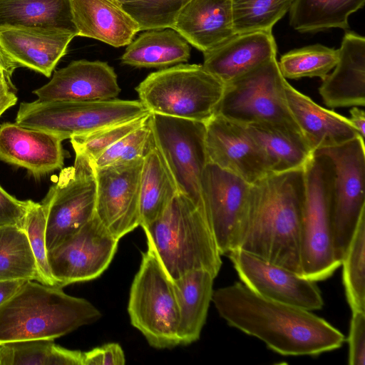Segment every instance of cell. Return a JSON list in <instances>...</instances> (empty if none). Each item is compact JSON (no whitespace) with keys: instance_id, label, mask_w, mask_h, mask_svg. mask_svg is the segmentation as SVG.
Returning <instances> with one entry per match:
<instances>
[{"instance_id":"cell-8","label":"cell","mask_w":365,"mask_h":365,"mask_svg":"<svg viewBox=\"0 0 365 365\" xmlns=\"http://www.w3.org/2000/svg\"><path fill=\"white\" fill-rule=\"evenodd\" d=\"M150 112L138 100L40 101L23 102L15 123L41 130L62 140L129 120Z\"/></svg>"},{"instance_id":"cell-39","label":"cell","mask_w":365,"mask_h":365,"mask_svg":"<svg viewBox=\"0 0 365 365\" xmlns=\"http://www.w3.org/2000/svg\"><path fill=\"white\" fill-rule=\"evenodd\" d=\"M46 207L42 202H36L29 200L23 228L35 257L42 284L58 286L48 262L46 243Z\"/></svg>"},{"instance_id":"cell-17","label":"cell","mask_w":365,"mask_h":365,"mask_svg":"<svg viewBox=\"0 0 365 365\" xmlns=\"http://www.w3.org/2000/svg\"><path fill=\"white\" fill-rule=\"evenodd\" d=\"M209 163L230 171L250 184L269 174L257 143L242 123L214 114L205 123Z\"/></svg>"},{"instance_id":"cell-7","label":"cell","mask_w":365,"mask_h":365,"mask_svg":"<svg viewBox=\"0 0 365 365\" xmlns=\"http://www.w3.org/2000/svg\"><path fill=\"white\" fill-rule=\"evenodd\" d=\"M285 80L273 57L225 84L215 114L244 125H266L302 135L286 102Z\"/></svg>"},{"instance_id":"cell-41","label":"cell","mask_w":365,"mask_h":365,"mask_svg":"<svg viewBox=\"0 0 365 365\" xmlns=\"http://www.w3.org/2000/svg\"><path fill=\"white\" fill-rule=\"evenodd\" d=\"M348 344L349 364L364 365L365 363V312H352Z\"/></svg>"},{"instance_id":"cell-4","label":"cell","mask_w":365,"mask_h":365,"mask_svg":"<svg viewBox=\"0 0 365 365\" xmlns=\"http://www.w3.org/2000/svg\"><path fill=\"white\" fill-rule=\"evenodd\" d=\"M148 250L172 280L197 269L215 277L221 256L204 211L180 192L156 220L142 227Z\"/></svg>"},{"instance_id":"cell-34","label":"cell","mask_w":365,"mask_h":365,"mask_svg":"<svg viewBox=\"0 0 365 365\" xmlns=\"http://www.w3.org/2000/svg\"><path fill=\"white\" fill-rule=\"evenodd\" d=\"M338 56V49L314 44L284 53L278 61V66L285 79L304 77L323 79L336 66Z\"/></svg>"},{"instance_id":"cell-11","label":"cell","mask_w":365,"mask_h":365,"mask_svg":"<svg viewBox=\"0 0 365 365\" xmlns=\"http://www.w3.org/2000/svg\"><path fill=\"white\" fill-rule=\"evenodd\" d=\"M148 124L153 143L173 175L179 192L204 211L201 178L208 163L205 123L150 113Z\"/></svg>"},{"instance_id":"cell-46","label":"cell","mask_w":365,"mask_h":365,"mask_svg":"<svg viewBox=\"0 0 365 365\" xmlns=\"http://www.w3.org/2000/svg\"><path fill=\"white\" fill-rule=\"evenodd\" d=\"M349 120L360 136L364 139L365 113L364 110L360 109L359 106H353L350 110V118Z\"/></svg>"},{"instance_id":"cell-30","label":"cell","mask_w":365,"mask_h":365,"mask_svg":"<svg viewBox=\"0 0 365 365\" xmlns=\"http://www.w3.org/2000/svg\"><path fill=\"white\" fill-rule=\"evenodd\" d=\"M179 190L163 158L153 145L143 158L140 190V226L159 217Z\"/></svg>"},{"instance_id":"cell-44","label":"cell","mask_w":365,"mask_h":365,"mask_svg":"<svg viewBox=\"0 0 365 365\" xmlns=\"http://www.w3.org/2000/svg\"><path fill=\"white\" fill-rule=\"evenodd\" d=\"M15 91L14 86L7 83L0 85V117L16 103L18 98Z\"/></svg>"},{"instance_id":"cell-29","label":"cell","mask_w":365,"mask_h":365,"mask_svg":"<svg viewBox=\"0 0 365 365\" xmlns=\"http://www.w3.org/2000/svg\"><path fill=\"white\" fill-rule=\"evenodd\" d=\"M246 125L262 151L269 173L303 169L314 155L301 134L262 124Z\"/></svg>"},{"instance_id":"cell-25","label":"cell","mask_w":365,"mask_h":365,"mask_svg":"<svg viewBox=\"0 0 365 365\" xmlns=\"http://www.w3.org/2000/svg\"><path fill=\"white\" fill-rule=\"evenodd\" d=\"M71 6L77 36L118 48L128 45L140 31L118 0H71Z\"/></svg>"},{"instance_id":"cell-10","label":"cell","mask_w":365,"mask_h":365,"mask_svg":"<svg viewBox=\"0 0 365 365\" xmlns=\"http://www.w3.org/2000/svg\"><path fill=\"white\" fill-rule=\"evenodd\" d=\"M314 153L334 165L331 220L335 256L341 263L357 223L365 212V146L358 137Z\"/></svg>"},{"instance_id":"cell-16","label":"cell","mask_w":365,"mask_h":365,"mask_svg":"<svg viewBox=\"0 0 365 365\" xmlns=\"http://www.w3.org/2000/svg\"><path fill=\"white\" fill-rule=\"evenodd\" d=\"M245 285L258 295L309 311L324 305L316 282L236 249L227 255Z\"/></svg>"},{"instance_id":"cell-42","label":"cell","mask_w":365,"mask_h":365,"mask_svg":"<svg viewBox=\"0 0 365 365\" xmlns=\"http://www.w3.org/2000/svg\"><path fill=\"white\" fill-rule=\"evenodd\" d=\"M29 205L28 200H19L9 195L0 185V227H24Z\"/></svg>"},{"instance_id":"cell-23","label":"cell","mask_w":365,"mask_h":365,"mask_svg":"<svg viewBox=\"0 0 365 365\" xmlns=\"http://www.w3.org/2000/svg\"><path fill=\"white\" fill-rule=\"evenodd\" d=\"M284 93L288 108L314 153L361 137L348 118L319 106L287 79Z\"/></svg>"},{"instance_id":"cell-2","label":"cell","mask_w":365,"mask_h":365,"mask_svg":"<svg viewBox=\"0 0 365 365\" xmlns=\"http://www.w3.org/2000/svg\"><path fill=\"white\" fill-rule=\"evenodd\" d=\"M304 168L269 173L251 184L234 250L302 276Z\"/></svg>"},{"instance_id":"cell-43","label":"cell","mask_w":365,"mask_h":365,"mask_svg":"<svg viewBox=\"0 0 365 365\" xmlns=\"http://www.w3.org/2000/svg\"><path fill=\"white\" fill-rule=\"evenodd\" d=\"M125 363L122 347L109 343L83 352V365H121Z\"/></svg>"},{"instance_id":"cell-40","label":"cell","mask_w":365,"mask_h":365,"mask_svg":"<svg viewBox=\"0 0 365 365\" xmlns=\"http://www.w3.org/2000/svg\"><path fill=\"white\" fill-rule=\"evenodd\" d=\"M153 144L148 120L108 148L93 163L96 168H103L131 162L144 158Z\"/></svg>"},{"instance_id":"cell-9","label":"cell","mask_w":365,"mask_h":365,"mask_svg":"<svg viewBox=\"0 0 365 365\" xmlns=\"http://www.w3.org/2000/svg\"><path fill=\"white\" fill-rule=\"evenodd\" d=\"M128 312L131 324L156 349L179 345L178 308L173 280L154 254L142 253L131 284Z\"/></svg>"},{"instance_id":"cell-20","label":"cell","mask_w":365,"mask_h":365,"mask_svg":"<svg viewBox=\"0 0 365 365\" xmlns=\"http://www.w3.org/2000/svg\"><path fill=\"white\" fill-rule=\"evenodd\" d=\"M276 55L277 44L272 31H255L235 34L203 53L202 65L225 85Z\"/></svg>"},{"instance_id":"cell-1","label":"cell","mask_w":365,"mask_h":365,"mask_svg":"<svg viewBox=\"0 0 365 365\" xmlns=\"http://www.w3.org/2000/svg\"><path fill=\"white\" fill-rule=\"evenodd\" d=\"M212 302L230 327L284 356H318L340 348L344 335L311 311L264 298L241 282L213 291Z\"/></svg>"},{"instance_id":"cell-32","label":"cell","mask_w":365,"mask_h":365,"mask_svg":"<svg viewBox=\"0 0 365 365\" xmlns=\"http://www.w3.org/2000/svg\"><path fill=\"white\" fill-rule=\"evenodd\" d=\"M0 280H34L42 283L24 228L0 227Z\"/></svg>"},{"instance_id":"cell-19","label":"cell","mask_w":365,"mask_h":365,"mask_svg":"<svg viewBox=\"0 0 365 365\" xmlns=\"http://www.w3.org/2000/svg\"><path fill=\"white\" fill-rule=\"evenodd\" d=\"M62 141L48 132L4 123L0 125V160L41 177L62 169L65 158Z\"/></svg>"},{"instance_id":"cell-45","label":"cell","mask_w":365,"mask_h":365,"mask_svg":"<svg viewBox=\"0 0 365 365\" xmlns=\"http://www.w3.org/2000/svg\"><path fill=\"white\" fill-rule=\"evenodd\" d=\"M28 280H0V306L11 297Z\"/></svg>"},{"instance_id":"cell-31","label":"cell","mask_w":365,"mask_h":365,"mask_svg":"<svg viewBox=\"0 0 365 365\" xmlns=\"http://www.w3.org/2000/svg\"><path fill=\"white\" fill-rule=\"evenodd\" d=\"M364 4L365 0H294L289 11L290 26L300 33L346 30L349 16Z\"/></svg>"},{"instance_id":"cell-12","label":"cell","mask_w":365,"mask_h":365,"mask_svg":"<svg viewBox=\"0 0 365 365\" xmlns=\"http://www.w3.org/2000/svg\"><path fill=\"white\" fill-rule=\"evenodd\" d=\"M96 189L93 161L76 154L73 165L61 170L56 182L41 201L47 211L48 251L74 235L93 217Z\"/></svg>"},{"instance_id":"cell-18","label":"cell","mask_w":365,"mask_h":365,"mask_svg":"<svg viewBox=\"0 0 365 365\" xmlns=\"http://www.w3.org/2000/svg\"><path fill=\"white\" fill-rule=\"evenodd\" d=\"M120 92L113 67L101 61H71L56 71L51 79L33 93L40 101H104Z\"/></svg>"},{"instance_id":"cell-35","label":"cell","mask_w":365,"mask_h":365,"mask_svg":"<svg viewBox=\"0 0 365 365\" xmlns=\"http://www.w3.org/2000/svg\"><path fill=\"white\" fill-rule=\"evenodd\" d=\"M294 0H232L236 34L272 31L288 11Z\"/></svg>"},{"instance_id":"cell-24","label":"cell","mask_w":365,"mask_h":365,"mask_svg":"<svg viewBox=\"0 0 365 365\" xmlns=\"http://www.w3.org/2000/svg\"><path fill=\"white\" fill-rule=\"evenodd\" d=\"M172 29L202 53L207 52L236 34L232 0H190Z\"/></svg>"},{"instance_id":"cell-33","label":"cell","mask_w":365,"mask_h":365,"mask_svg":"<svg viewBox=\"0 0 365 365\" xmlns=\"http://www.w3.org/2000/svg\"><path fill=\"white\" fill-rule=\"evenodd\" d=\"M343 283L351 312H365V212L344 255Z\"/></svg>"},{"instance_id":"cell-38","label":"cell","mask_w":365,"mask_h":365,"mask_svg":"<svg viewBox=\"0 0 365 365\" xmlns=\"http://www.w3.org/2000/svg\"><path fill=\"white\" fill-rule=\"evenodd\" d=\"M150 115L110 125L93 132L70 138L76 154L83 155L93 162L108 148L134 130L147 123Z\"/></svg>"},{"instance_id":"cell-28","label":"cell","mask_w":365,"mask_h":365,"mask_svg":"<svg viewBox=\"0 0 365 365\" xmlns=\"http://www.w3.org/2000/svg\"><path fill=\"white\" fill-rule=\"evenodd\" d=\"M189 43L174 29L145 31L125 50L121 63L137 68H164L187 62Z\"/></svg>"},{"instance_id":"cell-13","label":"cell","mask_w":365,"mask_h":365,"mask_svg":"<svg viewBox=\"0 0 365 365\" xmlns=\"http://www.w3.org/2000/svg\"><path fill=\"white\" fill-rule=\"evenodd\" d=\"M119 240L93 217L74 235L48 251L51 274L58 286L98 277L108 268Z\"/></svg>"},{"instance_id":"cell-22","label":"cell","mask_w":365,"mask_h":365,"mask_svg":"<svg viewBox=\"0 0 365 365\" xmlns=\"http://www.w3.org/2000/svg\"><path fill=\"white\" fill-rule=\"evenodd\" d=\"M338 61L319 88L324 103L331 108L365 105V38L354 31L345 33Z\"/></svg>"},{"instance_id":"cell-3","label":"cell","mask_w":365,"mask_h":365,"mask_svg":"<svg viewBox=\"0 0 365 365\" xmlns=\"http://www.w3.org/2000/svg\"><path fill=\"white\" fill-rule=\"evenodd\" d=\"M101 316L88 300L62 287L28 280L0 306V344L63 336Z\"/></svg>"},{"instance_id":"cell-27","label":"cell","mask_w":365,"mask_h":365,"mask_svg":"<svg viewBox=\"0 0 365 365\" xmlns=\"http://www.w3.org/2000/svg\"><path fill=\"white\" fill-rule=\"evenodd\" d=\"M41 29L77 36L71 0H0V29Z\"/></svg>"},{"instance_id":"cell-14","label":"cell","mask_w":365,"mask_h":365,"mask_svg":"<svg viewBox=\"0 0 365 365\" xmlns=\"http://www.w3.org/2000/svg\"><path fill=\"white\" fill-rule=\"evenodd\" d=\"M143 158L96 168L95 216L116 239L140 226V176Z\"/></svg>"},{"instance_id":"cell-47","label":"cell","mask_w":365,"mask_h":365,"mask_svg":"<svg viewBox=\"0 0 365 365\" xmlns=\"http://www.w3.org/2000/svg\"><path fill=\"white\" fill-rule=\"evenodd\" d=\"M17 67L6 56L0 48V78L12 83L11 77Z\"/></svg>"},{"instance_id":"cell-37","label":"cell","mask_w":365,"mask_h":365,"mask_svg":"<svg viewBox=\"0 0 365 365\" xmlns=\"http://www.w3.org/2000/svg\"><path fill=\"white\" fill-rule=\"evenodd\" d=\"M138 24L140 31L172 29L190 0H118Z\"/></svg>"},{"instance_id":"cell-49","label":"cell","mask_w":365,"mask_h":365,"mask_svg":"<svg viewBox=\"0 0 365 365\" xmlns=\"http://www.w3.org/2000/svg\"><path fill=\"white\" fill-rule=\"evenodd\" d=\"M1 344H0V365H1Z\"/></svg>"},{"instance_id":"cell-5","label":"cell","mask_w":365,"mask_h":365,"mask_svg":"<svg viewBox=\"0 0 365 365\" xmlns=\"http://www.w3.org/2000/svg\"><path fill=\"white\" fill-rule=\"evenodd\" d=\"M224 89L202 64L187 63L153 72L135 88L150 113L203 123L215 114Z\"/></svg>"},{"instance_id":"cell-15","label":"cell","mask_w":365,"mask_h":365,"mask_svg":"<svg viewBox=\"0 0 365 365\" xmlns=\"http://www.w3.org/2000/svg\"><path fill=\"white\" fill-rule=\"evenodd\" d=\"M251 184L207 163L201 178L204 212L220 254L235 247Z\"/></svg>"},{"instance_id":"cell-26","label":"cell","mask_w":365,"mask_h":365,"mask_svg":"<svg viewBox=\"0 0 365 365\" xmlns=\"http://www.w3.org/2000/svg\"><path fill=\"white\" fill-rule=\"evenodd\" d=\"M215 278L208 271L197 269L173 280L178 308L180 344L187 345L199 339L212 302Z\"/></svg>"},{"instance_id":"cell-48","label":"cell","mask_w":365,"mask_h":365,"mask_svg":"<svg viewBox=\"0 0 365 365\" xmlns=\"http://www.w3.org/2000/svg\"><path fill=\"white\" fill-rule=\"evenodd\" d=\"M4 83H7L11 86H14L12 83L7 82L6 81H5L4 79L0 78V85L4 84Z\"/></svg>"},{"instance_id":"cell-36","label":"cell","mask_w":365,"mask_h":365,"mask_svg":"<svg viewBox=\"0 0 365 365\" xmlns=\"http://www.w3.org/2000/svg\"><path fill=\"white\" fill-rule=\"evenodd\" d=\"M11 365H83V352L63 348L50 339L8 343Z\"/></svg>"},{"instance_id":"cell-6","label":"cell","mask_w":365,"mask_h":365,"mask_svg":"<svg viewBox=\"0 0 365 365\" xmlns=\"http://www.w3.org/2000/svg\"><path fill=\"white\" fill-rule=\"evenodd\" d=\"M304 172L302 277L314 282L322 281L341 266L335 256L331 220L334 165L327 155L314 153Z\"/></svg>"},{"instance_id":"cell-21","label":"cell","mask_w":365,"mask_h":365,"mask_svg":"<svg viewBox=\"0 0 365 365\" xmlns=\"http://www.w3.org/2000/svg\"><path fill=\"white\" fill-rule=\"evenodd\" d=\"M75 36L41 29H1L0 48L17 68L26 67L50 77Z\"/></svg>"}]
</instances>
